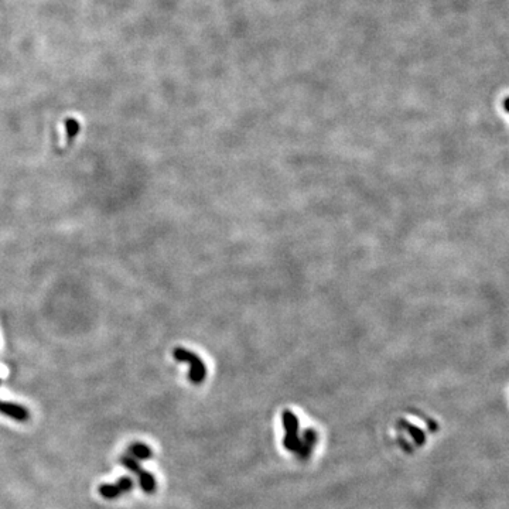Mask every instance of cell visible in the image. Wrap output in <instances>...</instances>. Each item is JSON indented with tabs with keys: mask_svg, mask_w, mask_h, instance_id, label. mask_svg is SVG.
<instances>
[{
	"mask_svg": "<svg viewBox=\"0 0 509 509\" xmlns=\"http://www.w3.org/2000/svg\"><path fill=\"white\" fill-rule=\"evenodd\" d=\"M117 488H119V491L120 492H130V491L133 490V479L130 478V477H122V478H119V481H117Z\"/></svg>",
	"mask_w": 509,
	"mask_h": 509,
	"instance_id": "ba28073f",
	"label": "cell"
},
{
	"mask_svg": "<svg viewBox=\"0 0 509 509\" xmlns=\"http://www.w3.org/2000/svg\"><path fill=\"white\" fill-rule=\"evenodd\" d=\"M128 453L133 458H136V460H150L153 457L152 448L146 446V444H143V443H133V444H130L129 448H128Z\"/></svg>",
	"mask_w": 509,
	"mask_h": 509,
	"instance_id": "3957f363",
	"label": "cell"
},
{
	"mask_svg": "<svg viewBox=\"0 0 509 509\" xmlns=\"http://www.w3.org/2000/svg\"><path fill=\"white\" fill-rule=\"evenodd\" d=\"M0 413L17 420V422H27L30 419V413L25 406L10 402H0Z\"/></svg>",
	"mask_w": 509,
	"mask_h": 509,
	"instance_id": "7a4b0ae2",
	"label": "cell"
},
{
	"mask_svg": "<svg viewBox=\"0 0 509 509\" xmlns=\"http://www.w3.org/2000/svg\"><path fill=\"white\" fill-rule=\"evenodd\" d=\"M65 129H67L68 137L72 139V137L80 132V123L77 122L75 119H67V120H65Z\"/></svg>",
	"mask_w": 509,
	"mask_h": 509,
	"instance_id": "52a82bcc",
	"label": "cell"
},
{
	"mask_svg": "<svg viewBox=\"0 0 509 509\" xmlns=\"http://www.w3.org/2000/svg\"><path fill=\"white\" fill-rule=\"evenodd\" d=\"M137 477H139V484H140L141 490L144 491L146 494H153L156 491V487H157L153 474L141 470L140 472H137Z\"/></svg>",
	"mask_w": 509,
	"mask_h": 509,
	"instance_id": "277c9868",
	"label": "cell"
},
{
	"mask_svg": "<svg viewBox=\"0 0 509 509\" xmlns=\"http://www.w3.org/2000/svg\"><path fill=\"white\" fill-rule=\"evenodd\" d=\"M120 464H122L125 468H128L129 471L135 472V474L141 471V467L140 464H139V460L133 458V457L129 455V454H128V455H123L122 458H120Z\"/></svg>",
	"mask_w": 509,
	"mask_h": 509,
	"instance_id": "8992f818",
	"label": "cell"
},
{
	"mask_svg": "<svg viewBox=\"0 0 509 509\" xmlns=\"http://www.w3.org/2000/svg\"><path fill=\"white\" fill-rule=\"evenodd\" d=\"M174 358L180 362H187L190 365V379L194 383H200L207 376V368L200 356L185 348H176L173 352Z\"/></svg>",
	"mask_w": 509,
	"mask_h": 509,
	"instance_id": "6da1fadb",
	"label": "cell"
},
{
	"mask_svg": "<svg viewBox=\"0 0 509 509\" xmlns=\"http://www.w3.org/2000/svg\"><path fill=\"white\" fill-rule=\"evenodd\" d=\"M99 494L105 498V499H116L122 492L119 491L116 484H102L99 485Z\"/></svg>",
	"mask_w": 509,
	"mask_h": 509,
	"instance_id": "5b68a950",
	"label": "cell"
}]
</instances>
